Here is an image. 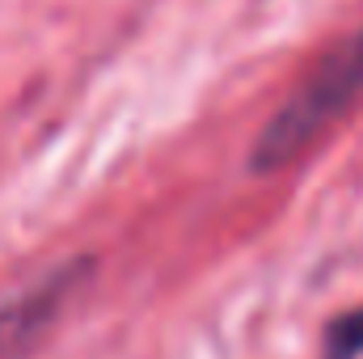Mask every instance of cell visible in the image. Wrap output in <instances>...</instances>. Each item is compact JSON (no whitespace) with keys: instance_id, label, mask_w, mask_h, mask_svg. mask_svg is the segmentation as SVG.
Masks as SVG:
<instances>
[{"instance_id":"3","label":"cell","mask_w":363,"mask_h":359,"mask_svg":"<svg viewBox=\"0 0 363 359\" xmlns=\"http://www.w3.org/2000/svg\"><path fill=\"white\" fill-rule=\"evenodd\" d=\"M363 355V309H351L325 330V359H359Z\"/></svg>"},{"instance_id":"2","label":"cell","mask_w":363,"mask_h":359,"mask_svg":"<svg viewBox=\"0 0 363 359\" xmlns=\"http://www.w3.org/2000/svg\"><path fill=\"white\" fill-rule=\"evenodd\" d=\"M89 270H93L89 258H72L64 267L47 270L38 283H30L9 304H0V359H34L38 355V347L64 321L68 304L89 283Z\"/></svg>"},{"instance_id":"1","label":"cell","mask_w":363,"mask_h":359,"mask_svg":"<svg viewBox=\"0 0 363 359\" xmlns=\"http://www.w3.org/2000/svg\"><path fill=\"white\" fill-rule=\"evenodd\" d=\"M363 101V30L338 43L300 85L271 114L250 148V170L274 174L304 157L334 123H342Z\"/></svg>"}]
</instances>
